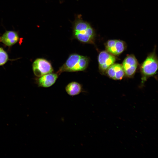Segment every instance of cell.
<instances>
[{"mask_svg": "<svg viewBox=\"0 0 158 158\" xmlns=\"http://www.w3.org/2000/svg\"><path fill=\"white\" fill-rule=\"evenodd\" d=\"M59 75L56 72L48 73L39 77L37 83L39 87L48 88L55 83Z\"/></svg>", "mask_w": 158, "mask_h": 158, "instance_id": "ba28073f", "label": "cell"}, {"mask_svg": "<svg viewBox=\"0 0 158 158\" xmlns=\"http://www.w3.org/2000/svg\"><path fill=\"white\" fill-rule=\"evenodd\" d=\"M125 75L128 78L133 77L138 66L137 59L134 55L130 54L127 56L122 64Z\"/></svg>", "mask_w": 158, "mask_h": 158, "instance_id": "52a82bcc", "label": "cell"}, {"mask_svg": "<svg viewBox=\"0 0 158 158\" xmlns=\"http://www.w3.org/2000/svg\"><path fill=\"white\" fill-rule=\"evenodd\" d=\"M65 90L68 95L72 97L84 92L82 85L76 81H72L68 83L65 87Z\"/></svg>", "mask_w": 158, "mask_h": 158, "instance_id": "8fae6325", "label": "cell"}, {"mask_svg": "<svg viewBox=\"0 0 158 158\" xmlns=\"http://www.w3.org/2000/svg\"><path fill=\"white\" fill-rule=\"evenodd\" d=\"M105 73L110 78L115 80H121L125 75L122 64L115 63L107 70Z\"/></svg>", "mask_w": 158, "mask_h": 158, "instance_id": "9c48e42d", "label": "cell"}, {"mask_svg": "<svg viewBox=\"0 0 158 158\" xmlns=\"http://www.w3.org/2000/svg\"><path fill=\"white\" fill-rule=\"evenodd\" d=\"M97 60L99 71L101 73L104 74L111 66L115 63L116 58L115 56L106 50L99 52Z\"/></svg>", "mask_w": 158, "mask_h": 158, "instance_id": "5b68a950", "label": "cell"}, {"mask_svg": "<svg viewBox=\"0 0 158 158\" xmlns=\"http://www.w3.org/2000/svg\"><path fill=\"white\" fill-rule=\"evenodd\" d=\"M19 40L17 32L13 31H6L0 38V40L5 45L10 47L17 43Z\"/></svg>", "mask_w": 158, "mask_h": 158, "instance_id": "30bf717a", "label": "cell"}, {"mask_svg": "<svg viewBox=\"0 0 158 158\" xmlns=\"http://www.w3.org/2000/svg\"><path fill=\"white\" fill-rule=\"evenodd\" d=\"M158 69V59L155 50L150 53L140 66L142 83L155 75Z\"/></svg>", "mask_w": 158, "mask_h": 158, "instance_id": "3957f363", "label": "cell"}, {"mask_svg": "<svg viewBox=\"0 0 158 158\" xmlns=\"http://www.w3.org/2000/svg\"><path fill=\"white\" fill-rule=\"evenodd\" d=\"M32 69L34 74L38 77L54 71L51 62L43 58L36 59L32 63Z\"/></svg>", "mask_w": 158, "mask_h": 158, "instance_id": "277c9868", "label": "cell"}, {"mask_svg": "<svg viewBox=\"0 0 158 158\" xmlns=\"http://www.w3.org/2000/svg\"><path fill=\"white\" fill-rule=\"evenodd\" d=\"M72 28L73 39L83 44H95V30L89 22L83 19L80 14L76 16Z\"/></svg>", "mask_w": 158, "mask_h": 158, "instance_id": "6da1fadb", "label": "cell"}, {"mask_svg": "<svg viewBox=\"0 0 158 158\" xmlns=\"http://www.w3.org/2000/svg\"></svg>", "mask_w": 158, "mask_h": 158, "instance_id": "4fadbf2b", "label": "cell"}, {"mask_svg": "<svg viewBox=\"0 0 158 158\" xmlns=\"http://www.w3.org/2000/svg\"><path fill=\"white\" fill-rule=\"evenodd\" d=\"M89 57L76 53L70 54L64 63L56 72L59 75L64 72H74L85 71L90 63Z\"/></svg>", "mask_w": 158, "mask_h": 158, "instance_id": "7a4b0ae2", "label": "cell"}, {"mask_svg": "<svg viewBox=\"0 0 158 158\" xmlns=\"http://www.w3.org/2000/svg\"><path fill=\"white\" fill-rule=\"evenodd\" d=\"M8 59V55L6 52L0 47V66L5 64Z\"/></svg>", "mask_w": 158, "mask_h": 158, "instance_id": "7c38bea8", "label": "cell"}, {"mask_svg": "<svg viewBox=\"0 0 158 158\" xmlns=\"http://www.w3.org/2000/svg\"><path fill=\"white\" fill-rule=\"evenodd\" d=\"M106 51L112 55L118 56L125 50L126 45L125 42L119 40H110L104 44Z\"/></svg>", "mask_w": 158, "mask_h": 158, "instance_id": "8992f818", "label": "cell"}]
</instances>
